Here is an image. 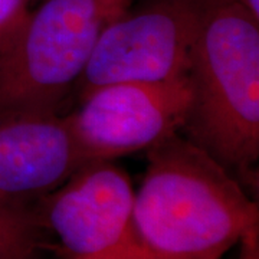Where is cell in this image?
<instances>
[{"instance_id":"cell-1","label":"cell","mask_w":259,"mask_h":259,"mask_svg":"<svg viewBox=\"0 0 259 259\" xmlns=\"http://www.w3.org/2000/svg\"><path fill=\"white\" fill-rule=\"evenodd\" d=\"M146 151L133 218L147 259H222L259 225L238 177L182 133Z\"/></svg>"},{"instance_id":"cell-2","label":"cell","mask_w":259,"mask_h":259,"mask_svg":"<svg viewBox=\"0 0 259 259\" xmlns=\"http://www.w3.org/2000/svg\"><path fill=\"white\" fill-rule=\"evenodd\" d=\"M187 78L192 102L180 133L232 175L259 158V18L242 0H206Z\"/></svg>"},{"instance_id":"cell-3","label":"cell","mask_w":259,"mask_h":259,"mask_svg":"<svg viewBox=\"0 0 259 259\" xmlns=\"http://www.w3.org/2000/svg\"><path fill=\"white\" fill-rule=\"evenodd\" d=\"M114 0H44L0 49V111L52 110L82 76Z\"/></svg>"},{"instance_id":"cell-4","label":"cell","mask_w":259,"mask_h":259,"mask_svg":"<svg viewBox=\"0 0 259 259\" xmlns=\"http://www.w3.org/2000/svg\"><path fill=\"white\" fill-rule=\"evenodd\" d=\"M204 2L141 0L110 19L76 83L78 95L108 83L187 76Z\"/></svg>"},{"instance_id":"cell-5","label":"cell","mask_w":259,"mask_h":259,"mask_svg":"<svg viewBox=\"0 0 259 259\" xmlns=\"http://www.w3.org/2000/svg\"><path fill=\"white\" fill-rule=\"evenodd\" d=\"M134 192L112 160L88 161L33 210L65 259H147L134 228Z\"/></svg>"},{"instance_id":"cell-6","label":"cell","mask_w":259,"mask_h":259,"mask_svg":"<svg viewBox=\"0 0 259 259\" xmlns=\"http://www.w3.org/2000/svg\"><path fill=\"white\" fill-rule=\"evenodd\" d=\"M79 107L65 115L83 160H114L180 133L192 88L189 78L166 82H115L79 97Z\"/></svg>"},{"instance_id":"cell-7","label":"cell","mask_w":259,"mask_h":259,"mask_svg":"<svg viewBox=\"0 0 259 259\" xmlns=\"http://www.w3.org/2000/svg\"><path fill=\"white\" fill-rule=\"evenodd\" d=\"M85 163L59 111H0L2 204L33 209Z\"/></svg>"},{"instance_id":"cell-8","label":"cell","mask_w":259,"mask_h":259,"mask_svg":"<svg viewBox=\"0 0 259 259\" xmlns=\"http://www.w3.org/2000/svg\"><path fill=\"white\" fill-rule=\"evenodd\" d=\"M42 231L33 209L0 203V259H35Z\"/></svg>"},{"instance_id":"cell-9","label":"cell","mask_w":259,"mask_h":259,"mask_svg":"<svg viewBox=\"0 0 259 259\" xmlns=\"http://www.w3.org/2000/svg\"><path fill=\"white\" fill-rule=\"evenodd\" d=\"M35 0H0V49L16 36L33 10Z\"/></svg>"},{"instance_id":"cell-10","label":"cell","mask_w":259,"mask_h":259,"mask_svg":"<svg viewBox=\"0 0 259 259\" xmlns=\"http://www.w3.org/2000/svg\"><path fill=\"white\" fill-rule=\"evenodd\" d=\"M241 250L238 259H259V225L250 228L241 238Z\"/></svg>"},{"instance_id":"cell-11","label":"cell","mask_w":259,"mask_h":259,"mask_svg":"<svg viewBox=\"0 0 259 259\" xmlns=\"http://www.w3.org/2000/svg\"><path fill=\"white\" fill-rule=\"evenodd\" d=\"M246 6H248V9L256 16L259 18V0H242Z\"/></svg>"},{"instance_id":"cell-12","label":"cell","mask_w":259,"mask_h":259,"mask_svg":"<svg viewBox=\"0 0 259 259\" xmlns=\"http://www.w3.org/2000/svg\"><path fill=\"white\" fill-rule=\"evenodd\" d=\"M134 0H114V3L120 8L121 10H124L127 6H130Z\"/></svg>"}]
</instances>
